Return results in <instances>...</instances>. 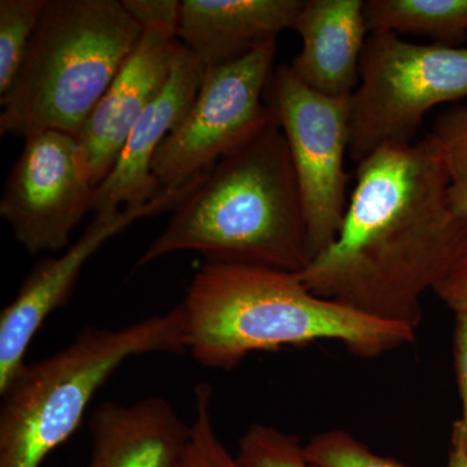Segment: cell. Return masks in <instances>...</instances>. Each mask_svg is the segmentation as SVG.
<instances>
[{"label": "cell", "mask_w": 467, "mask_h": 467, "mask_svg": "<svg viewBox=\"0 0 467 467\" xmlns=\"http://www.w3.org/2000/svg\"><path fill=\"white\" fill-rule=\"evenodd\" d=\"M92 450L86 467H177L192 425L162 398L130 405L104 402L90 420Z\"/></svg>", "instance_id": "9a60e30c"}, {"label": "cell", "mask_w": 467, "mask_h": 467, "mask_svg": "<svg viewBox=\"0 0 467 467\" xmlns=\"http://www.w3.org/2000/svg\"><path fill=\"white\" fill-rule=\"evenodd\" d=\"M234 459L238 467H315L297 436L263 423L245 430Z\"/></svg>", "instance_id": "d6986e66"}, {"label": "cell", "mask_w": 467, "mask_h": 467, "mask_svg": "<svg viewBox=\"0 0 467 467\" xmlns=\"http://www.w3.org/2000/svg\"><path fill=\"white\" fill-rule=\"evenodd\" d=\"M0 199V216L29 254L64 250L92 212L97 184L78 138L64 131L26 137Z\"/></svg>", "instance_id": "9c48e42d"}, {"label": "cell", "mask_w": 467, "mask_h": 467, "mask_svg": "<svg viewBox=\"0 0 467 467\" xmlns=\"http://www.w3.org/2000/svg\"><path fill=\"white\" fill-rule=\"evenodd\" d=\"M448 184L427 135L362 160L340 232L300 273L304 284L368 317L417 330L423 295L467 252V221L451 209Z\"/></svg>", "instance_id": "6da1fadb"}, {"label": "cell", "mask_w": 467, "mask_h": 467, "mask_svg": "<svg viewBox=\"0 0 467 467\" xmlns=\"http://www.w3.org/2000/svg\"><path fill=\"white\" fill-rule=\"evenodd\" d=\"M135 264L193 251L205 263L301 273L312 261L299 183L275 119L217 162Z\"/></svg>", "instance_id": "3957f363"}, {"label": "cell", "mask_w": 467, "mask_h": 467, "mask_svg": "<svg viewBox=\"0 0 467 467\" xmlns=\"http://www.w3.org/2000/svg\"><path fill=\"white\" fill-rule=\"evenodd\" d=\"M266 101L281 126L299 183L312 260L333 245L348 208L350 98L310 90L290 66L276 67Z\"/></svg>", "instance_id": "ba28073f"}, {"label": "cell", "mask_w": 467, "mask_h": 467, "mask_svg": "<svg viewBox=\"0 0 467 467\" xmlns=\"http://www.w3.org/2000/svg\"><path fill=\"white\" fill-rule=\"evenodd\" d=\"M368 32L429 36L459 47L467 39V0H367Z\"/></svg>", "instance_id": "2e32d148"}, {"label": "cell", "mask_w": 467, "mask_h": 467, "mask_svg": "<svg viewBox=\"0 0 467 467\" xmlns=\"http://www.w3.org/2000/svg\"><path fill=\"white\" fill-rule=\"evenodd\" d=\"M434 292L454 313H467V252Z\"/></svg>", "instance_id": "603a6c76"}, {"label": "cell", "mask_w": 467, "mask_h": 467, "mask_svg": "<svg viewBox=\"0 0 467 467\" xmlns=\"http://www.w3.org/2000/svg\"><path fill=\"white\" fill-rule=\"evenodd\" d=\"M445 467H467V454L457 445L451 444L450 457Z\"/></svg>", "instance_id": "cb8c5ba5"}, {"label": "cell", "mask_w": 467, "mask_h": 467, "mask_svg": "<svg viewBox=\"0 0 467 467\" xmlns=\"http://www.w3.org/2000/svg\"><path fill=\"white\" fill-rule=\"evenodd\" d=\"M303 47L292 72L310 90L347 99L359 84L368 27L362 0H306L295 29Z\"/></svg>", "instance_id": "5bb4252c"}, {"label": "cell", "mask_w": 467, "mask_h": 467, "mask_svg": "<svg viewBox=\"0 0 467 467\" xmlns=\"http://www.w3.org/2000/svg\"><path fill=\"white\" fill-rule=\"evenodd\" d=\"M187 353L202 367L232 370L252 352L340 342L376 358L414 342L416 330L317 296L300 273L205 263L181 303Z\"/></svg>", "instance_id": "7a4b0ae2"}, {"label": "cell", "mask_w": 467, "mask_h": 467, "mask_svg": "<svg viewBox=\"0 0 467 467\" xmlns=\"http://www.w3.org/2000/svg\"><path fill=\"white\" fill-rule=\"evenodd\" d=\"M124 3L143 27L142 36L77 137L97 186L112 171L133 126L167 84L181 46V2Z\"/></svg>", "instance_id": "30bf717a"}, {"label": "cell", "mask_w": 467, "mask_h": 467, "mask_svg": "<svg viewBox=\"0 0 467 467\" xmlns=\"http://www.w3.org/2000/svg\"><path fill=\"white\" fill-rule=\"evenodd\" d=\"M427 137L438 147L447 169L451 207L467 221V104L441 113Z\"/></svg>", "instance_id": "ac0fdd59"}, {"label": "cell", "mask_w": 467, "mask_h": 467, "mask_svg": "<svg viewBox=\"0 0 467 467\" xmlns=\"http://www.w3.org/2000/svg\"><path fill=\"white\" fill-rule=\"evenodd\" d=\"M212 395L213 389L209 384L202 383L195 389L196 416L192 436L177 467H238L214 429Z\"/></svg>", "instance_id": "ffe728a7"}, {"label": "cell", "mask_w": 467, "mask_h": 467, "mask_svg": "<svg viewBox=\"0 0 467 467\" xmlns=\"http://www.w3.org/2000/svg\"><path fill=\"white\" fill-rule=\"evenodd\" d=\"M453 356L462 414L453 423L451 444L457 445L467 454V313H456Z\"/></svg>", "instance_id": "7402d4cb"}, {"label": "cell", "mask_w": 467, "mask_h": 467, "mask_svg": "<svg viewBox=\"0 0 467 467\" xmlns=\"http://www.w3.org/2000/svg\"><path fill=\"white\" fill-rule=\"evenodd\" d=\"M48 0L0 2V97L14 86Z\"/></svg>", "instance_id": "e0dca14e"}, {"label": "cell", "mask_w": 467, "mask_h": 467, "mask_svg": "<svg viewBox=\"0 0 467 467\" xmlns=\"http://www.w3.org/2000/svg\"><path fill=\"white\" fill-rule=\"evenodd\" d=\"M306 0H182L178 41L205 67L221 66L295 29Z\"/></svg>", "instance_id": "4fadbf2b"}, {"label": "cell", "mask_w": 467, "mask_h": 467, "mask_svg": "<svg viewBox=\"0 0 467 467\" xmlns=\"http://www.w3.org/2000/svg\"><path fill=\"white\" fill-rule=\"evenodd\" d=\"M204 73L201 58L181 43L167 84L133 126L112 171L95 190V216L142 207L167 192L152 173L153 158L192 109Z\"/></svg>", "instance_id": "7c38bea8"}, {"label": "cell", "mask_w": 467, "mask_h": 467, "mask_svg": "<svg viewBox=\"0 0 467 467\" xmlns=\"http://www.w3.org/2000/svg\"><path fill=\"white\" fill-rule=\"evenodd\" d=\"M150 353H187L181 304L126 327H86L66 348L26 364L2 393L0 467H41L119 367Z\"/></svg>", "instance_id": "5b68a950"}, {"label": "cell", "mask_w": 467, "mask_h": 467, "mask_svg": "<svg viewBox=\"0 0 467 467\" xmlns=\"http://www.w3.org/2000/svg\"><path fill=\"white\" fill-rule=\"evenodd\" d=\"M205 175V174H204ZM204 175L180 189L167 190L142 207H126L112 216H95L66 254L36 265L15 299L0 312V395L26 365L30 343L46 319L66 306L86 263L113 236L144 217L174 211L202 182Z\"/></svg>", "instance_id": "8fae6325"}, {"label": "cell", "mask_w": 467, "mask_h": 467, "mask_svg": "<svg viewBox=\"0 0 467 467\" xmlns=\"http://www.w3.org/2000/svg\"><path fill=\"white\" fill-rule=\"evenodd\" d=\"M142 33L124 0H48L20 75L0 100L2 137H78Z\"/></svg>", "instance_id": "277c9868"}, {"label": "cell", "mask_w": 467, "mask_h": 467, "mask_svg": "<svg viewBox=\"0 0 467 467\" xmlns=\"http://www.w3.org/2000/svg\"><path fill=\"white\" fill-rule=\"evenodd\" d=\"M275 54L276 39L205 67L192 109L153 158L152 173L162 189H180L207 173L275 119L265 99Z\"/></svg>", "instance_id": "52a82bcc"}, {"label": "cell", "mask_w": 467, "mask_h": 467, "mask_svg": "<svg viewBox=\"0 0 467 467\" xmlns=\"http://www.w3.org/2000/svg\"><path fill=\"white\" fill-rule=\"evenodd\" d=\"M466 97L467 48L368 34L350 97V159L358 164L383 147L416 143L430 110Z\"/></svg>", "instance_id": "8992f818"}, {"label": "cell", "mask_w": 467, "mask_h": 467, "mask_svg": "<svg viewBox=\"0 0 467 467\" xmlns=\"http://www.w3.org/2000/svg\"><path fill=\"white\" fill-rule=\"evenodd\" d=\"M306 447V459L315 467H409L383 457L343 430L313 436Z\"/></svg>", "instance_id": "44dd1931"}]
</instances>
